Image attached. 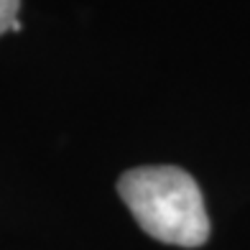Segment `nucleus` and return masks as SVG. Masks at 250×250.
I'll use <instances>...</instances> for the list:
<instances>
[{"label":"nucleus","mask_w":250,"mask_h":250,"mask_svg":"<svg viewBox=\"0 0 250 250\" xmlns=\"http://www.w3.org/2000/svg\"><path fill=\"white\" fill-rule=\"evenodd\" d=\"M18 8L21 0H0V36L8 31H18Z\"/></svg>","instance_id":"f03ea898"},{"label":"nucleus","mask_w":250,"mask_h":250,"mask_svg":"<svg viewBox=\"0 0 250 250\" xmlns=\"http://www.w3.org/2000/svg\"><path fill=\"white\" fill-rule=\"evenodd\" d=\"M118 194L151 237L179 248H199L209 237V217L197 181L179 166L130 168Z\"/></svg>","instance_id":"f257e3e1"}]
</instances>
